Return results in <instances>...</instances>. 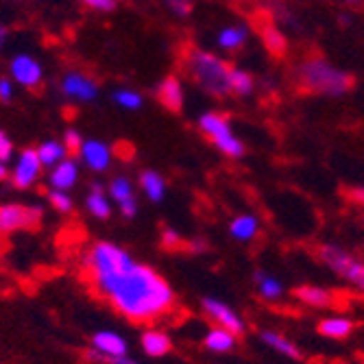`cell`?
I'll return each instance as SVG.
<instances>
[{
  "instance_id": "cell-1",
  "label": "cell",
  "mask_w": 364,
  "mask_h": 364,
  "mask_svg": "<svg viewBox=\"0 0 364 364\" xmlns=\"http://www.w3.org/2000/svg\"><path fill=\"white\" fill-rule=\"evenodd\" d=\"M83 264L96 290L131 321H153L175 306L171 284L114 242L92 245Z\"/></svg>"
},
{
  "instance_id": "cell-2",
  "label": "cell",
  "mask_w": 364,
  "mask_h": 364,
  "mask_svg": "<svg viewBox=\"0 0 364 364\" xmlns=\"http://www.w3.org/2000/svg\"><path fill=\"white\" fill-rule=\"evenodd\" d=\"M183 68L188 77L203 92L216 98L231 94V85H229L231 65L223 57L208 53L203 48H188L183 55Z\"/></svg>"
},
{
  "instance_id": "cell-3",
  "label": "cell",
  "mask_w": 364,
  "mask_h": 364,
  "mask_svg": "<svg viewBox=\"0 0 364 364\" xmlns=\"http://www.w3.org/2000/svg\"><path fill=\"white\" fill-rule=\"evenodd\" d=\"M296 83L304 90L325 96H343L351 90L353 79L323 57H308L296 65Z\"/></svg>"
},
{
  "instance_id": "cell-4",
  "label": "cell",
  "mask_w": 364,
  "mask_h": 364,
  "mask_svg": "<svg viewBox=\"0 0 364 364\" xmlns=\"http://www.w3.org/2000/svg\"><path fill=\"white\" fill-rule=\"evenodd\" d=\"M198 129H201V134L212 140V144L225 155V157H231V159H240L245 155V144L242 140L234 134V129L229 124V118L218 114V112H205L198 116L196 120Z\"/></svg>"
},
{
  "instance_id": "cell-5",
  "label": "cell",
  "mask_w": 364,
  "mask_h": 364,
  "mask_svg": "<svg viewBox=\"0 0 364 364\" xmlns=\"http://www.w3.org/2000/svg\"><path fill=\"white\" fill-rule=\"evenodd\" d=\"M318 257L325 267L332 269L336 275H341L343 279H347L353 286H362L364 282V264L358 262L353 255H349L347 251H343L341 247L334 245H323L318 249Z\"/></svg>"
},
{
  "instance_id": "cell-6",
  "label": "cell",
  "mask_w": 364,
  "mask_h": 364,
  "mask_svg": "<svg viewBox=\"0 0 364 364\" xmlns=\"http://www.w3.org/2000/svg\"><path fill=\"white\" fill-rule=\"evenodd\" d=\"M59 92L65 101H77V103H94L101 96V85L98 81L85 73L68 70L59 81Z\"/></svg>"
},
{
  "instance_id": "cell-7",
  "label": "cell",
  "mask_w": 364,
  "mask_h": 364,
  "mask_svg": "<svg viewBox=\"0 0 364 364\" xmlns=\"http://www.w3.org/2000/svg\"><path fill=\"white\" fill-rule=\"evenodd\" d=\"M42 208L22 205V203H5L0 205V234H14L20 229L36 227L42 220Z\"/></svg>"
},
{
  "instance_id": "cell-8",
  "label": "cell",
  "mask_w": 364,
  "mask_h": 364,
  "mask_svg": "<svg viewBox=\"0 0 364 364\" xmlns=\"http://www.w3.org/2000/svg\"><path fill=\"white\" fill-rule=\"evenodd\" d=\"M42 171H44V166H42V161L38 157V151L28 146V149H22L18 153V157L14 161V168L9 173V179H11L14 188L28 190V188H33L40 181Z\"/></svg>"
},
{
  "instance_id": "cell-9",
  "label": "cell",
  "mask_w": 364,
  "mask_h": 364,
  "mask_svg": "<svg viewBox=\"0 0 364 364\" xmlns=\"http://www.w3.org/2000/svg\"><path fill=\"white\" fill-rule=\"evenodd\" d=\"M9 75L16 85H22L26 90H36L44 81V65L40 59H36L28 53H18L9 61Z\"/></svg>"
},
{
  "instance_id": "cell-10",
  "label": "cell",
  "mask_w": 364,
  "mask_h": 364,
  "mask_svg": "<svg viewBox=\"0 0 364 364\" xmlns=\"http://www.w3.org/2000/svg\"><path fill=\"white\" fill-rule=\"evenodd\" d=\"M79 161L92 173H107L112 168L114 161V151L107 142L96 140V138H85L79 153H77Z\"/></svg>"
},
{
  "instance_id": "cell-11",
  "label": "cell",
  "mask_w": 364,
  "mask_h": 364,
  "mask_svg": "<svg viewBox=\"0 0 364 364\" xmlns=\"http://www.w3.org/2000/svg\"><path fill=\"white\" fill-rule=\"evenodd\" d=\"M127 353H129V345L120 334L112 332V329H101V332H96L92 336V349L87 355L90 360L105 362L109 358H120Z\"/></svg>"
},
{
  "instance_id": "cell-12",
  "label": "cell",
  "mask_w": 364,
  "mask_h": 364,
  "mask_svg": "<svg viewBox=\"0 0 364 364\" xmlns=\"http://www.w3.org/2000/svg\"><path fill=\"white\" fill-rule=\"evenodd\" d=\"M107 194L112 203L118 205L120 214L124 218H136L138 214V198H136V186L127 175H118L107 183Z\"/></svg>"
},
{
  "instance_id": "cell-13",
  "label": "cell",
  "mask_w": 364,
  "mask_h": 364,
  "mask_svg": "<svg viewBox=\"0 0 364 364\" xmlns=\"http://www.w3.org/2000/svg\"><path fill=\"white\" fill-rule=\"evenodd\" d=\"M203 310H205V314L212 321L218 323V327H225L227 332L236 334V336L245 334V321L240 318V314L231 306L214 299V296H205V299H203Z\"/></svg>"
},
{
  "instance_id": "cell-14",
  "label": "cell",
  "mask_w": 364,
  "mask_h": 364,
  "mask_svg": "<svg viewBox=\"0 0 364 364\" xmlns=\"http://www.w3.org/2000/svg\"><path fill=\"white\" fill-rule=\"evenodd\" d=\"M81 179V161L77 157H65L53 168H48V186L50 190L70 192Z\"/></svg>"
},
{
  "instance_id": "cell-15",
  "label": "cell",
  "mask_w": 364,
  "mask_h": 364,
  "mask_svg": "<svg viewBox=\"0 0 364 364\" xmlns=\"http://www.w3.org/2000/svg\"><path fill=\"white\" fill-rule=\"evenodd\" d=\"M155 96L157 101L161 103L164 109H168L173 114H179L183 109V103H186V90H183V83L177 75H168L164 77L159 83H157V90H155Z\"/></svg>"
},
{
  "instance_id": "cell-16",
  "label": "cell",
  "mask_w": 364,
  "mask_h": 364,
  "mask_svg": "<svg viewBox=\"0 0 364 364\" xmlns=\"http://www.w3.org/2000/svg\"><path fill=\"white\" fill-rule=\"evenodd\" d=\"M85 210L90 216L98 220H107L112 216V198L105 192V183L101 181H92L90 183V194L85 196Z\"/></svg>"
},
{
  "instance_id": "cell-17",
  "label": "cell",
  "mask_w": 364,
  "mask_h": 364,
  "mask_svg": "<svg viewBox=\"0 0 364 364\" xmlns=\"http://www.w3.org/2000/svg\"><path fill=\"white\" fill-rule=\"evenodd\" d=\"M249 40V28L242 26V24H231V26H225L218 31V36H216V44L220 50H229V53H234V50H240Z\"/></svg>"
},
{
  "instance_id": "cell-18",
  "label": "cell",
  "mask_w": 364,
  "mask_h": 364,
  "mask_svg": "<svg viewBox=\"0 0 364 364\" xmlns=\"http://www.w3.org/2000/svg\"><path fill=\"white\" fill-rule=\"evenodd\" d=\"M173 349V341L166 332L161 329H149V332L142 334V351L151 358H161L171 353Z\"/></svg>"
},
{
  "instance_id": "cell-19",
  "label": "cell",
  "mask_w": 364,
  "mask_h": 364,
  "mask_svg": "<svg viewBox=\"0 0 364 364\" xmlns=\"http://www.w3.org/2000/svg\"><path fill=\"white\" fill-rule=\"evenodd\" d=\"M140 188L144 192V196L151 203H161L166 198V179H164L157 171H144L140 175Z\"/></svg>"
},
{
  "instance_id": "cell-20",
  "label": "cell",
  "mask_w": 364,
  "mask_h": 364,
  "mask_svg": "<svg viewBox=\"0 0 364 364\" xmlns=\"http://www.w3.org/2000/svg\"><path fill=\"white\" fill-rule=\"evenodd\" d=\"M259 231V220L253 214H240L229 223V234L240 242H249L257 236Z\"/></svg>"
},
{
  "instance_id": "cell-21",
  "label": "cell",
  "mask_w": 364,
  "mask_h": 364,
  "mask_svg": "<svg viewBox=\"0 0 364 364\" xmlns=\"http://www.w3.org/2000/svg\"><path fill=\"white\" fill-rule=\"evenodd\" d=\"M36 151H38V157H40L44 168H53L55 164H59L61 159H65V157H68V153H70L68 149H65L63 140H55V138L40 142Z\"/></svg>"
},
{
  "instance_id": "cell-22",
  "label": "cell",
  "mask_w": 364,
  "mask_h": 364,
  "mask_svg": "<svg viewBox=\"0 0 364 364\" xmlns=\"http://www.w3.org/2000/svg\"><path fill=\"white\" fill-rule=\"evenodd\" d=\"M236 338L238 336L227 332L225 327H214V329H210V332L205 334L203 345H205V349H210L214 353H227V351H231V349L236 347Z\"/></svg>"
},
{
  "instance_id": "cell-23",
  "label": "cell",
  "mask_w": 364,
  "mask_h": 364,
  "mask_svg": "<svg viewBox=\"0 0 364 364\" xmlns=\"http://www.w3.org/2000/svg\"><path fill=\"white\" fill-rule=\"evenodd\" d=\"M294 294H296V299H301L304 304H308L312 308H327L334 301L332 292L325 288H318V286H301L294 290Z\"/></svg>"
},
{
  "instance_id": "cell-24",
  "label": "cell",
  "mask_w": 364,
  "mask_h": 364,
  "mask_svg": "<svg viewBox=\"0 0 364 364\" xmlns=\"http://www.w3.org/2000/svg\"><path fill=\"white\" fill-rule=\"evenodd\" d=\"M112 103L127 112H138L144 105V96L131 87H116L112 92Z\"/></svg>"
},
{
  "instance_id": "cell-25",
  "label": "cell",
  "mask_w": 364,
  "mask_h": 364,
  "mask_svg": "<svg viewBox=\"0 0 364 364\" xmlns=\"http://www.w3.org/2000/svg\"><path fill=\"white\" fill-rule=\"evenodd\" d=\"M255 284H257V292L262 294V299H267V301H277L279 296L284 294L282 282L275 279L273 275H267V273L257 271L255 273Z\"/></svg>"
},
{
  "instance_id": "cell-26",
  "label": "cell",
  "mask_w": 364,
  "mask_h": 364,
  "mask_svg": "<svg viewBox=\"0 0 364 364\" xmlns=\"http://www.w3.org/2000/svg\"><path fill=\"white\" fill-rule=\"evenodd\" d=\"M259 341L264 345H269L271 349H275L277 353L282 355H288V358H299V349H296L288 338H284L279 332H271V329H267V332L259 334Z\"/></svg>"
},
{
  "instance_id": "cell-27",
  "label": "cell",
  "mask_w": 364,
  "mask_h": 364,
  "mask_svg": "<svg viewBox=\"0 0 364 364\" xmlns=\"http://www.w3.org/2000/svg\"><path fill=\"white\" fill-rule=\"evenodd\" d=\"M353 323L347 318H325L318 323V332L327 338H345L351 334Z\"/></svg>"
},
{
  "instance_id": "cell-28",
  "label": "cell",
  "mask_w": 364,
  "mask_h": 364,
  "mask_svg": "<svg viewBox=\"0 0 364 364\" xmlns=\"http://www.w3.org/2000/svg\"><path fill=\"white\" fill-rule=\"evenodd\" d=\"M229 85H231V94L236 96H249L255 87L253 83V77L242 70V68H236V65H231V73H229Z\"/></svg>"
},
{
  "instance_id": "cell-29",
  "label": "cell",
  "mask_w": 364,
  "mask_h": 364,
  "mask_svg": "<svg viewBox=\"0 0 364 364\" xmlns=\"http://www.w3.org/2000/svg\"><path fill=\"white\" fill-rule=\"evenodd\" d=\"M48 203L53 205V210H57L59 214H70L75 208V201L68 192H61V190H50L48 192Z\"/></svg>"
},
{
  "instance_id": "cell-30",
  "label": "cell",
  "mask_w": 364,
  "mask_h": 364,
  "mask_svg": "<svg viewBox=\"0 0 364 364\" xmlns=\"http://www.w3.org/2000/svg\"><path fill=\"white\" fill-rule=\"evenodd\" d=\"M262 36H264V44H267V48L273 53V55H284V50H286V40H284V36L277 31V28H273V26H267L262 31Z\"/></svg>"
},
{
  "instance_id": "cell-31",
  "label": "cell",
  "mask_w": 364,
  "mask_h": 364,
  "mask_svg": "<svg viewBox=\"0 0 364 364\" xmlns=\"http://www.w3.org/2000/svg\"><path fill=\"white\" fill-rule=\"evenodd\" d=\"M164 5H166V9L179 20L190 18L194 11V0H164Z\"/></svg>"
},
{
  "instance_id": "cell-32",
  "label": "cell",
  "mask_w": 364,
  "mask_h": 364,
  "mask_svg": "<svg viewBox=\"0 0 364 364\" xmlns=\"http://www.w3.org/2000/svg\"><path fill=\"white\" fill-rule=\"evenodd\" d=\"M83 140H85V138L81 136V131L75 129V127H70V129H65V131H63V144H65V149H68L70 153H79Z\"/></svg>"
},
{
  "instance_id": "cell-33",
  "label": "cell",
  "mask_w": 364,
  "mask_h": 364,
  "mask_svg": "<svg viewBox=\"0 0 364 364\" xmlns=\"http://www.w3.org/2000/svg\"><path fill=\"white\" fill-rule=\"evenodd\" d=\"M79 3L98 14H112L118 7V0H79Z\"/></svg>"
},
{
  "instance_id": "cell-34",
  "label": "cell",
  "mask_w": 364,
  "mask_h": 364,
  "mask_svg": "<svg viewBox=\"0 0 364 364\" xmlns=\"http://www.w3.org/2000/svg\"><path fill=\"white\" fill-rule=\"evenodd\" d=\"M16 157V149H14V142L11 138L5 134L3 129H0V161H11Z\"/></svg>"
},
{
  "instance_id": "cell-35",
  "label": "cell",
  "mask_w": 364,
  "mask_h": 364,
  "mask_svg": "<svg viewBox=\"0 0 364 364\" xmlns=\"http://www.w3.org/2000/svg\"><path fill=\"white\" fill-rule=\"evenodd\" d=\"M16 96V83L11 77H0V103H11Z\"/></svg>"
},
{
  "instance_id": "cell-36",
  "label": "cell",
  "mask_w": 364,
  "mask_h": 364,
  "mask_svg": "<svg viewBox=\"0 0 364 364\" xmlns=\"http://www.w3.org/2000/svg\"><path fill=\"white\" fill-rule=\"evenodd\" d=\"M179 242H181V236L177 234L175 229H171V227H166L161 231V245L166 247V249H173V247H179Z\"/></svg>"
},
{
  "instance_id": "cell-37",
  "label": "cell",
  "mask_w": 364,
  "mask_h": 364,
  "mask_svg": "<svg viewBox=\"0 0 364 364\" xmlns=\"http://www.w3.org/2000/svg\"><path fill=\"white\" fill-rule=\"evenodd\" d=\"M105 362H109V364H140L138 360H134L129 353H127V355H120V358H109V360H105Z\"/></svg>"
},
{
  "instance_id": "cell-38",
  "label": "cell",
  "mask_w": 364,
  "mask_h": 364,
  "mask_svg": "<svg viewBox=\"0 0 364 364\" xmlns=\"http://www.w3.org/2000/svg\"><path fill=\"white\" fill-rule=\"evenodd\" d=\"M7 40H9V28L3 22H0V48L7 44Z\"/></svg>"
},
{
  "instance_id": "cell-39",
  "label": "cell",
  "mask_w": 364,
  "mask_h": 364,
  "mask_svg": "<svg viewBox=\"0 0 364 364\" xmlns=\"http://www.w3.org/2000/svg\"><path fill=\"white\" fill-rule=\"evenodd\" d=\"M349 196L353 198V201H358V203H364V188L351 190V192H349Z\"/></svg>"
},
{
  "instance_id": "cell-40",
  "label": "cell",
  "mask_w": 364,
  "mask_h": 364,
  "mask_svg": "<svg viewBox=\"0 0 364 364\" xmlns=\"http://www.w3.org/2000/svg\"><path fill=\"white\" fill-rule=\"evenodd\" d=\"M9 166H7V161H0V181H5V179H9Z\"/></svg>"
},
{
  "instance_id": "cell-41",
  "label": "cell",
  "mask_w": 364,
  "mask_h": 364,
  "mask_svg": "<svg viewBox=\"0 0 364 364\" xmlns=\"http://www.w3.org/2000/svg\"><path fill=\"white\" fill-rule=\"evenodd\" d=\"M347 3H360V0H347Z\"/></svg>"
},
{
  "instance_id": "cell-42",
  "label": "cell",
  "mask_w": 364,
  "mask_h": 364,
  "mask_svg": "<svg viewBox=\"0 0 364 364\" xmlns=\"http://www.w3.org/2000/svg\"><path fill=\"white\" fill-rule=\"evenodd\" d=\"M0 3H9V0H0Z\"/></svg>"
}]
</instances>
